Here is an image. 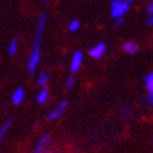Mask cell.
Returning a JSON list of instances; mask_svg holds the SVG:
<instances>
[{
  "label": "cell",
  "mask_w": 153,
  "mask_h": 153,
  "mask_svg": "<svg viewBox=\"0 0 153 153\" xmlns=\"http://www.w3.org/2000/svg\"><path fill=\"white\" fill-rule=\"evenodd\" d=\"M24 100V88L23 87H17L16 90H14L13 96H11V101H13V104H16V105H19V104H21Z\"/></svg>",
  "instance_id": "8"
},
{
  "label": "cell",
  "mask_w": 153,
  "mask_h": 153,
  "mask_svg": "<svg viewBox=\"0 0 153 153\" xmlns=\"http://www.w3.org/2000/svg\"><path fill=\"white\" fill-rule=\"evenodd\" d=\"M17 51H19V39H17V38H13L9 44L7 52H9V55H16Z\"/></svg>",
  "instance_id": "12"
},
{
  "label": "cell",
  "mask_w": 153,
  "mask_h": 153,
  "mask_svg": "<svg viewBox=\"0 0 153 153\" xmlns=\"http://www.w3.org/2000/svg\"><path fill=\"white\" fill-rule=\"evenodd\" d=\"M145 86L148 88V91H153V72L145 76Z\"/></svg>",
  "instance_id": "13"
},
{
  "label": "cell",
  "mask_w": 153,
  "mask_h": 153,
  "mask_svg": "<svg viewBox=\"0 0 153 153\" xmlns=\"http://www.w3.org/2000/svg\"><path fill=\"white\" fill-rule=\"evenodd\" d=\"M48 83H49V73H47V72H41L37 77V84L41 88H44V87H47Z\"/></svg>",
  "instance_id": "9"
},
{
  "label": "cell",
  "mask_w": 153,
  "mask_h": 153,
  "mask_svg": "<svg viewBox=\"0 0 153 153\" xmlns=\"http://www.w3.org/2000/svg\"><path fill=\"white\" fill-rule=\"evenodd\" d=\"M49 98V91H48V88H41L39 90V93L37 94V102L38 104H45L47 100Z\"/></svg>",
  "instance_id": "11"
},
{
  "label": "cell",
  "mask_w": 153,
  "mask_h": 153,
  "mask_svg": "<svg viewBox=\"0 0 153 153\" xmlns=\"http://www.w3.org/2000/svg\"><path fill=\"white\" fill-rule=\"evenodd\" d=\"M74 83H76V80H74V77L69 76V77H68V79L65 80V87H66V88H73Z\"/></svg>",
  "instance_id": "15"
},
{
  "label": "cell",
  "mask_w": 153,
  "mask_h": 153,
  "mask_svg": "<svg viewBox=\"0 0 153 153\" xmlns=\"http://www.w3.org/2000/svg\"><path fill=\"white\" fill-rule=\"evenodd\" d=\"M122 49H124V52H126L128 55H135L136 52L139 51V47H138V44L134 41H126V42H124Z\"/></svg>",
  "instance_id": "7"
},
{
  "label": "cell",
  "mask_w": 153,
  "mask_h": 153,
  "mask_svg": "<svg viewBox=\"0 0 153 153\" xmlns=\"http://www.w3.org/2000/svg\"><path fill=\"white\" fill-rule=\"evenodd\" d=\"M51 139H52V138H51V135H49V134L42 135L41 138L38 139L37 145L34 146L33 153H44V152H47V146L49 145Z\"/></svg>",
  "instance_id": "5"
},
{
  "label": "cell",
  "mask_w": 153,
  "mask_h": 153,
  "mask_svg": "<svg viewBox=\"0 0 153 153\" xmlns=\"http://www.w3.org/2000/svg\"><path fill=\"white\" fill-rule=\"evenodd\" d=\"M146 101H148L150 105H153V91H148V96H146Z\"/></svg>",
  "instance_id": "16"
},
{
  "label": "cell",
  "mask_w": 153,
  "mask_h": 153,
  "mask_svg": "<svg viewBox=\"0 0 153 153\" xmlns=\"http://www.w3.org/2000/svg\"><path fill=\"white\" fill-rule=\"evenodd\" d=\"M45 24H47V14L42 13L39 17L37 25V33H35V38H34V47L31 49L30 58H28L27 66H28V73L34 74L37 70L39 60H41V44H42V35H44V30H45Z\"/></svg>",
  "instance_id": "1"
},
{
  "label": "cell",
  "mask_w": 153,
  "mask_h": 153,
  "mask_svg": "<svg viewBox=\"0 0 153 153\" xmlns=\"http://www.w3.org/2000/svg\"><path fill=\"white\" fill-rule=\"evenodd\" d=\"M105 52H107V45L104 42H98V44H96L93 48H90L88 56L93 58V59H101L102 56L105 55Z\"/></svg>",
  "instance_id": "4"
},
{
  "label": "cell",
  "mask_w": 153,
  "mask_h": 153,
  "mask_svg": "<svg viewBox=\"0 0 153 153\" xmlns=\"http://www.w3.org/2000/svg\"><path fill=\"white\" fill-rule=\"evenodd\" d=\"M122 24H124V19H118L117 20V23H115V28L122 27Z\"/></svg>",
  "instance_id": "17"
},
{
  "label": "cell",
  "mask_w": 153,
  "mask_h": 153,
  "mask_svg": "<svg viewBox=\"0 0 153 153\" xmlns=\"http://www.w3.org/2000/svg\"><path fill=\"white\" fill-rule=\"evenodd\" d=\"M11 118H9V120H6L4 121V124L0 126V143L3 142V139H4V136H6V134L9 132V129L11 128Z\"/></svg>",
  "instance_id": "10"
},
{
  "label": "cell",
  "mask_w": 153,
  "mask_h": 153,
  "mask_svg": "<svg viewBox=\"0 0 153 153\" xmlns=\"http://www.w3.org/2000/svg\"><path fill=\"white\" fill-rule=\"evenodd\" d=\"M110 13H111L112 19H124L128 11H129V3L126 0H112L111 4H110Z\"/></svg>",
  "instance_id": "2"
},
{
  "label": "cell",
  "mask_w": 153,
  "mask_h": 153,
  "mask_svg": "<svg viewBox=\"0 0 153 153\" xmlns=\"http://www.w3.org/2000/svg\"><path fill=\"white\" fill-rule=\"evenodd\" d=\"M80 28V21L79 20H72L69 23V25H68V30H69L70 33H77Z\"/></svg>",
  "instance_id": "14"
},
{
  "label": "cell",
  "mask_w": 153,
  "mask_h": 153,
  "mask_svg": "<svg viewBox=\"0 0 153 153\" xmlns=\"http://www.w3.org/2000/svg\"><path fill=\"white\" fill-rule=\"evenodd\" d=\"M126 1H128V3H129V4H131V3H134L135 0H126Z\"/></svg>",
  "instance_id": "20"
},
{
  "label": "cell",
  "mask_w": 153,
  "mask_h": 153,
  "mask_svg": "<svg viewBox=\"0 0 153 153\" xmlns=\"http://www.w3.org/2000/svg\"><path fill=\"white\" fill-rule=\"evenodd\" d=\"M45 3H49V0H45Z\"/></svg>",
  "instance_id": "22"
},
{
  "label": "cell",
  "mask_w": 153,
  "mask_h": 153,
  "mask_svg": "<svg viewBox=\"0 0 153 153\" xmlns=\"http://www.w3.org/2000/svg\"><path fill=\"white\" fill-rule=\"evenodd\" d=\"M82 65H83V52L76 51L73 53V56H72V60H70V72H72V73L79 72Z\"/></svg>",
  "instance_id": "6"
},
{
  "label": "cell",
  "mask_w": 153,
  "mask_h": 153,
  "mask_svg": "<svg viewBox=\"0 0 153 153\" xmlns=\"http://www.w3.org/2000/svg\"><path fill=\"white\" fill-rule=\"evenodd\" d=\"M148 11H149V13H150V14H153V1H152V3H150V4L148 6Z\"/></svg>",
  "instance_id": "19"
},
{
  "label": "cell",
  "mask_w": 153,
  "mask_h": 153,
  "mask_svg": "<svg viewBox=\"0 0 153 153\" xmlns=\"http://www.w3.org/2000/svg\"><path fill=\"white\" fill-rule=\"evenodd\" d=\"M148 25H153V14H150V17L148 19Z\"/></svg>",
  "instance_id": "18"
},
{
  "label": "cell",
  "mask_w": 153,
  "mask_h": 153,
  "mask_svg": "<svg viewBox=\"0 0 153 153\" xmlns=\"http://www.w3.org/2000/svg\"><path fill=\"white\" fill-rule=\"evenodd\" d=\"M44 153H52V152H49V150H47V152H44Z\"/></svg>",
  "instance_id": "21"
},
{
  "label": "cell",
  "mask_w": 153,
  "mask_h": 153,
  "mask_svg": "<svg viewBox=\"0 0 153 153\" xmlns=\"http://www.w3.org/2000/svg\"><path fill=\"white\" fill-rule=\"evenodd\" d=\"M66 108H68V100H62L60 102L56 104L55 108L47 115V121H55V120H58V118H60V117L65 114Z\"/></svg>",
  "instance_id": "3"
}]
</instances>
